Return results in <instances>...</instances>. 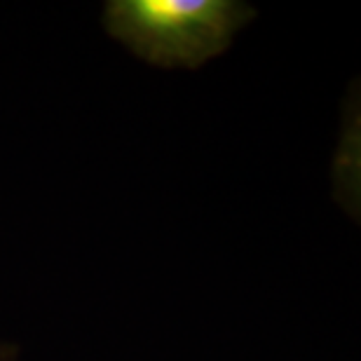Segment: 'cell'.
I'll return each instance as SVG.
<instances>
[{
  "instance_id": "obj_1",
  "label": "cell",
  "mask_w": 361,
  "mask_h": 361,
  "mask_svg": "<svg viewBox=\"0 0 361 361\" xmlns=\"http://www.w3.org/2000/svg\"><path fill=\"white\" fill-rule=\"evenodd\" d=\"M256 14L242 0H108L101 26L148 66L197 71L226 54Z\"/></svg>"
},
{
  "instance_id": "obj_2",
  "label": "cell",
  "mask_w": 361,
  "mask_h": 361,
  "mask_svg": "<svg viewBox=\"0 0 361 361\" xmlns=\"http://www.w3.org/2000/svg\"><path fill=\"white\" fill-rule=\"evenodd\" d=\"M355 111H357V106L355 108L348 106L350 118L343 122L341 143H338V150H336V157H334L336 200L341 202L348 214H355V209H352V200H355V207L359 204V195L352 190V146H357L359 143V115Z\"/></svg>"
},
{
  "instance_id": "obj_3",
  "label": "cell",
  "mask_w": 361,
  "mask_h": 361,
  "mask_svg": "<svg viewBox=\"0 0 361 361\" xmlns=\"http://www.w3.org/2000/svg\"><path fill=\"white\" fill-rule=\"evenodd\" d=\"M0 361H24L21 359V348L0 338Z\"/></svg>"
}]
</instances>
